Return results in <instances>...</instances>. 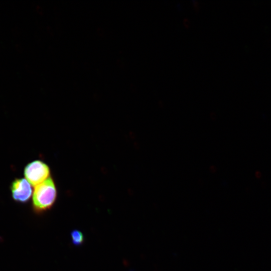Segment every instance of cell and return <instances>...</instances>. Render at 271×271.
<instances>
[{"label": "cell", "mask_w": 271, "mask_h": 271, "mask_svg": "<svg viewBox=\"0 0 271 271\" xmlns=\"http://www.w3.org/2000/svg\"><path fill=\"white\" fill-rule=\"evenodd\" d=\"M57 197V190L52 178L49 177L35 187L33 194V207L37 213H42L50 209Z\"/></svg>", "instance_id": "cell-1"}, {"label": "cell", "mask_w": 271, "mask_h": 271, "mask_svg": "<svg viewBox=\"0 0 271 271\" xmlns=\"http://www.w3.org/2000/svg\"><path fill=\"white\" fill-rule=\"evenodd\" d=\"M50 169L42 161L37 160L28 164L24 169L26 179L33 186H36L50 177Z\"/></svg>", "instance_id": "cell-2"}, {"label": "cell", "mask_w": 271, "mask_h": 271, "mask_svg": "<svg viewBox=\"0 0 271 271\" xmlns=\"http://www.w3.org/2000/svg\"><path fill=\"white\" fill-rule=\"evenodd\" d=\"M11 190L14 200L21 203L27 202L32 194L31 185L24 178L15 180L11 184Z\"/></svg>", "instance_id": "cell-3"}, {"label": "cell", "mask_w": 271, "mask_h": 271, "mask_svg": "<svg viewBox=\"0 0 271 271\" xmlns=\"http://www.w3.org/2000/svg\"><path fill=\"white\" fill-rule=\"evenodd\" d=\"M71 240L73 244L75 245H80L83 243L84 237L82 232L78 230H73L71 232Z\"/></svg>", "instance_id": "cell-4"}]
</instances>
